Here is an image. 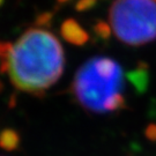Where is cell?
Here are the masks:
<instances>
[{
  "label": "cell",
  "mask_w": 156,
  "mask_h": 156,
  "mask_svg": "<svg viewBox=\"0 0 156 156\" xmlns=\"http://www.w3.org/2000/svg\"><path fill=\"white\" fill-rule=\"evenodd\" d=\"M64 66L65 56L58 38L45 29L33 28L9 44L4 72L17 89L39 95L58 81Z\"/></svg>",
  "instance_id": "6da1fadb"
},
{
  "label": "cell",
  "mask_w": 156,
  "mask_h": 156,
  "mask_svg": "<svg viewBox=\"0 0 156 156\" xmlns=\"http://www.w3.org/2000/svg\"><path fill=\"white\" fill-rule=\"evenodd\" d=\"M124 71L116 60L96 57L79 68L72 84L78 102L88 111L109 113L125 105Z\"/></svg>",
  "instance_id": "7a4b0ae2"
},
{
  "label": "cell",
  "mask_w": 156,
  "mask_h": 156,
  "mask_svg": "<svg viewBox=\"0 0 156 156\" xmlns=\"http://www.w3.org/2000/svg\"><path fill=\"white\" fill-rule=\"evenodd\" d=\"M109 20L119 41L146 44L156 38V0H115Z\"/></svg>",
  "instance_id": "3957f363"
},
{
  "label": "cell",
  "mask_w": 156,
  "mask_h": 156,
  "mask_svg": "<svg viewBox=\"0 0 156 156\" xmlns=\"http://www.w3.org/2000/svg\"><path fill=\"white\" fill-rule=\"evenodd\" d=\"M62 35L66 41L75 45L84 44L88 39L87 31L73 19H68L62 23Z\"/></svg>",
  "instance_id": "277c9868"
},
{
  "label": "cell",
  "mask_w": 156,
  "mask_h": 156,
  "mask_svg": "<svg viewBox=\"0 0 156 156\" xmlns=\"http://www.w3.org/2000/svg\"><path fill=\"white\" fill-rule=\"evenodd\" d=\"M20 145V136L19 134L12 129L6 128L0 133V147L5 151H14Z\"/></svg>",
  "instance_id": "5b68a950"
},
{
  "label": "cell",
  "mask_w": 156,
  "mask_h": 156,
  "mask_svg": "<svg viewBox=\"0 0 156 156\" xmlns=\"http://www.w3.org/2000/svg\"><path fill=\"white\" fill-rule=\"evenodd\" d=\"M8 43H1L0 42V72H4V62H5L7 50H8ZM0 90H1V82H0Z\"/></svg>",
  "instance_id": "8992f818"
},
{
  "label": "cell",
  "mask_w": 156,
  "mask_h": 156,
  "mask_svg": "<svg viewBox=\"0 0 156 156\" xmlns=\"http://www.w3.org/2000/svg\"><path fill=\"white\" fill-rule=\"evenodd\" d=\"M96 5V0H79L78 5H76V9L78 11H87L90 9L91 7Z\"/></svg>",
  "instance_id": "52a82bcc"
},
{
  "label": "cell",
  "mask_w": 156,
  "mask_h": 156,
  "mask_svg": "<svg viewBox=\"0 0 156 156\" xmlns=\"http://www.w3.org/2000/svg\"><path fill=\"white\" fill-rule=\"evenodd\" d=\"M59 2H67V1H69V0H58Z\"/></svg>",
  "instance_id": "ba28073f"
},
{
  "label": "cell",
  "mask_w": 156,
  "mask_h": 156,
  "mask_svg": "<svg viewBox=\"0 0 156 156\" xmlns=\"http://www.w3.org/2000/svg\"><path fill=\"white\" fill-rule=\"evenodd\" d=\"M1 2H2V0H0V5H1Z\"/></svg>",
  "instance_id": "9c48e42d"
}]
</instances>
